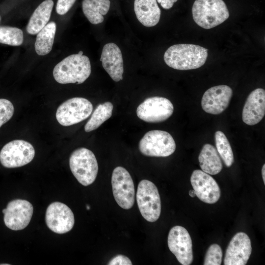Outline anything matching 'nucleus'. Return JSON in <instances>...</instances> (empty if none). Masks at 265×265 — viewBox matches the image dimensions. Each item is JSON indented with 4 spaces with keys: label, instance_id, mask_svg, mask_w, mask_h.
<instances>
[{
    "label": "nucleus",
    "instance_id": "nucleus-1",
    "mask_svg": "<svg viewBox=\"0 0 265 265\" xmlns=\"http://www.w3.org/2000/svg\"><path fill=\"white\" fill-rule=\"evenodd\" d=\"M208 50L199 45L176 44L165 51L163 59L169 67L179 70L197 69L202 66L208 57Z\"/></svg>",
    "mask_w": 265,
    "mask_h": 265
},
{
    "label": "nucleus",
    "instance_id": "nucleus-2",
    "mask_svg": "<svg viewBox=\"0 0 265 265\" xmlns=\"http://www.w3.org/2000/svg\"><path fill=\"white\" fill-rule=\"evenodd\" d=\"M70 55L57 64L53 70L54 80L60 84H81L89 77L91 67L89 58L82 54Z\"/></svg>",
    "mask_w": 265,
    "mask_h": 265
},
{
    "label": "nucleus",
    "instance_id": "nucleus-3",
    "mask_svg": "<svg viewBox=\"0 0 265 265\" xmlns=\"http://www.w3.org/2000/svg\"><path fill=\"white\" fill-rule=\"evenodd\" d=\"M193 20L205 29L222 24L229 17V12L223 0H195L192 7Z\"/></svg>",
    "mask_w": 265,
    "mask_h": 265
},
{
    "label": "nucleus",
    "instance_id": "nucleus-4",
    "mask_svg": "<svg viewBox=\"0 0 265 265\" xmlns=\"http://www.w3.org/2000/svg\"><path fill=\"white\" fill-rule=\"evenodd\" d=\"M71 171L78 180L84 186L92 184L95 180L98 171V165L94 153L85 148L74 150L69 159Z\"/></svg>",
    "mask_w": 265,
    "mask_h": 265
},
{
    "label": "nucleus",
    "instance_id": "nucleus-5",
    "mask_svg": "<svg viewBox=\"0 0 265 265\" xmlns=\"http://www.w3.org/2000/svg\"><path fill=\"white\" fill-rule=\"evenodd\" d=\"M136 202L143 218L150 222L156 221L161 212V202L157 186L147 180L141 181L138 185Z\"/></svg>",
    "mask_w": 265,
    "mask_h": 265
},
{
    "label": "nucleus",
    "instance_id": "nucleus-6",
    "mask_svg": "<svg viewBox=\"0 0 265 265\" xmlns=\"http://www.w3.org/2000/svg\"><path fill=\"white\" fill-rule=\"evenodd\" d=\"M176 148L172 135L161 130H152L146 132L139 142L141 153L149 157H166L172 155Z\"/></svg>",
    "mask_w": 265,
    "mask_h": 265
},
{
    "label": "nucleus",
    "instance_id": "nucleus-7",
    "mask_svg": "<svg viewBox=\"0 0 265 265\" xmlns=\"http://www.w3.org/2000/svg\"><path fill=\"white\" fill-rule=\"evenodd\" d=\"M93 110L92 103L82 97H75L66 100L57 108L55 116L62 126H69L87 119Z\"/></svg>",
    "mask_w": 265,
    "mask_h": 265
},
{
    "label": "nucleus",
    "instance_id": "nucleus-8",
    "mask_svg": "<svg viewBox=\"0 0 265 265\" xmlns=\"http://www.w3.org/2000/svg\"><path fill=\"white\" fill-rule=\"evenodd\" d=\"M34 156V148L30 143L24 140H14L1 149L0 162L6 168L19 167L31 162Z\"/></svg>",
    "mask_w": 265,
    "mask_h": 265
},
{
    "label": "nucleus",
    "instance_id": "nucleus-9",
    "mask_svg": "<svg viewBox=\"0 0 265 265\" xmlns=\"http://www.w3.org/2000/svg\"><path fill=\"white\" fill-rule=\"evenodd\" d=\"M111 186L114 198L122 208L128 210L134 203L135 189L129 172L124 167L114 168L111 177Z\"/></svg>",
    "mask_w": 265,
    "mask_h": 265
},
{
    "label": "nucleus",
    "instance_id": "nucleus-10",
    "mask_svg": "<svg viewBox=\"0 0 265 265\" xmlns=\"http://www.w3.org/2000/svg\"><path fill=\"white\" fill-rule=\"evenodd\" d=\"M174 106L168 99L151 97L146 99L136 109V115L141 120L151 123L163 122L173 114Z\"/></svg>",
    "mask_w": 265,
    "mask_h": 265
},
{
    "label": "nucleus",
    "instance_id": "nucleus-11",
    "mask_svg": "<svg viewBox=\"0 0 265 265\" xmlns=\"http://www.w3.org/2000/svg\"><path fill=\"white\" fill-rule=\"evenodd\" d=\"M167 242L169 250L180 264L189 265L192 263V240L186 228L181 226L173 227L169 232Z\"/></svg>",
    "mask_w": 265,
    "mask_h": 265
},
{
    "label": "nucleus",
    "instance_id": "nucleus-12",
    "mask_svg": "<svg viewBox=\"0 0 265 265\" xmlns=\"http://www.w3.org/2000/svg\"><path fill=\"white\" fill-rule=\"evenodd\" d=\"M6 227L14 231L25 229L31 219L33 208L27 200L15 199L10 201L2 210Z\"/></svg>",
    "mask_w": 265,
    "mask_h": 265
},
{
    "label": "nucleus",
    "instance_id": "nucleus-13",
    "mask_svg": "<svg viewBox=\"0 0 265 265\" xmlns=\"http://www.w3.org/2000/svg\"><path fill=\"white\" fill-rule=\"evenodd\" d=\"M45 221L51 231L63 234L72 230L75 218L73 212L66 204L54 202L49 205L46 210Z\"/></svg>",
    "mask_w": 265,
    "mask_h": 265
},
{
    "label": "nucleus",
    "instance_id": "nucleus-14",
    "mask_svg": "<svg viewBox=\"0 0 265 265\" xmlns=\"http://www.w3.org/2000/svg\"><path fill=\"white\" fill-rule=\"evenodd\" d=\"M190 182L196 196L203 202L214 204L220 198L219 186L209 174L200 170H195L191 174Z\"/></svg>",
    "mask_w": 265,
    "mask_h": 265
},
{
    "label": "nucleus",
    "instance_id": "nucleus-15",
    "mask_svg": "<svg viewBox=\"0 0 265 265\" xmlns=\"http://www.w3.org/2000/svg\"><path fill=\"white\" fill-rule=\"evenodd\" d=\"M233 95L232 88L226 85L211 87L205 91L201 100L203 110L212 114H219L228 106Z\"/></svg>",
    "mask_w": 265,
    "mask_h": 265
},
{
    "label": "nucleus",
    "instance_id": "nucleus-16",
    "mask_svg": "<svg viewBox=\"0 0 265 265\" xmlns=\"http://www.w3.org/2000/svg\"><path fill=\"white\" fill-rule=\"evenodd\" d=\"M252 252L250 239L243 232L237 233L231 239L226 249L224 265H245Z\"/></svg>",
    "mask_w": 265,
    "mask_h": 265
},
{
    "label": "nucleus",
    "instance_id": "nucleus-17",
    "mask_svg": "<svg viewBox=\"0 0 265 265\" xmlns=\"http://www.w3.org/2000/svg\"><path fill=\"white\" fill-rule=\"evenodd\" d=\"M265 114V91L259 88L252 91L244 104L242 121L247 125L252 126L259 123Z\"/></svg>",
    "mask_w": 265,
    "mask_h": 265
},
{
    "label": "nucleus",
    "instance_id": "nucleus-18",
    "mask_svg": "<svg viewBox=\"0 0 265 265\" xmlns=\"http://www.w3.org/2000/svg\"><path fill=\"white\" fill-rule=\"evenodd\" d=\"M100 61L104 69L114 81L118 82L123 80V56L121 51L117 45L113 43L105 45Z\"/></svg>",
    "mask_w": 265,
    "mask_h": 265
},
{
    "label": "nucleus",
    "instance_id": "nucleus-19",
    "mask_svg": "<svg viewBox=\"0 0 265 265\" xmlns=\"http://www.w3.org/2000/svg\"><path fill=\"white\" fill-rule=\"evenodd\" d=\"M134 11L138 21L146 27L158 24L161 10L157 0H134Z\"/></svg>",
    "mask_w": 265,
    "mask_h": 265
},
{
    "label": "nucleus",
    "instance_id": "nucleus-20",
    "mask_svg": "<svg viewBox=\"0 0 265 265\" xmlns=\"http://www.w3.org/2000/svg\"><path fill=\"white\" fill-rule=\"evenodd\" d=\"M53 6L52 0H45L38 5L27 25L26 29L28 33L36 34L48 24Z\"/></svg>",
    "mask_w": 265,
    "mask_h": 265
},
{
    "label": "nucleus",
    "instance_id": "nucleus-21",
    "mask_svg": "<svg viewBox=\"0 0 265 265\" xmlns=\"http://www.w3.org/2000/svg\"><path fill=\"white\" fill-rule=\"evenodd\" d=\"M198 160L202 171L209 174H217L222 169V163L217 150L210 144L203 146Z\"/></svg>",
    "mask_w": 265,
    "mask_h": 265
},
{
    "label": "nucleus",
    "instance_id": "nucleus-22",
    "mask_svg": "<svg viewBox=\"0 0 265 265\" xmlns=\"http://www.w3.org/2000/svg\"><path fill=\"white\" fill-rule=\"evenodd\" d=\"M110 0H83L82 9L85 16L93 25L104 21L110 9Z\"/></svg>",
    "mask_w": 265,
    "mask_h": 265
},
{
    "label": "nucleus",
    "instance_id": "nucleus-23",
    "mask_svg": "<svg viewBox=\"0 0 265 265\" xmlns=\"http://www.w3.org/2000/svg\"><path fill=\"white\" fill-rule=\"evenodd\" d=\"M55 22L48 23L38 33L34 44L35 50L39 55H45L52 50L56 32Z\"/></svg>",
    "mask_w": 265,
    "mask_h": 265
},
{
    "label": "nucleus",
    "instance_id": "nucleus-24",
    "mask_svg": "<svg viewBox=\"0 0 265 265\" xmlns=\"http://www.w3.org/2000/svg\"><path fill=\"white\" fill-rule=\"evenodd\" d=\"M113 108L112 104L109 102L99 104L85 125V132H88L98 128L111 116Z\"/></svg>",
    "mask_w": 265,
    "mask_h": 265
},
{
    "label": "nucleus",
    "instance_id": "nucleus-25",
    "mask_svg": "<svg viewBox=\"0 0 265 265\" xmlns=\"http://www.w3.org/2000/svg\"><path fill=\"white\" fill-rule=\"evenodd\" d=\"M215 140L217 151L225 165L228 167L231 166L234 162V155L226 135L221 131H216L215 133Z\"/></svg>",
    "mask_w": 265,
    "mask_h": 265
},
{
    "label": "nucleus",
    "instance_id": "nucleus-26",
    "mask_svg": "<svg viewBox=\"0 0 265 265\" xmlns=\"http://www.w3.org/2000/svg\"><path fill=\"white\" fill-rule=\"evenodd\" d=\"M24 40L23 31L17 27L0 26V43L12 46L21 45Z\"/></svg>",
    "mask_w": 265,
    "mask_h": 265
},
{
    "label": "nucleus",
    "instance_id": "nucleus-27",
    "mask_svg": "<svg viewBox=\"0 0 265 265\" xmlns=\"http://www.w3.org/2000/svg\"><path fill=\"white\" fill-rule=\"evenodd\" d=\"M222 259V251L217 244H212L205 255L204 265H220Z\"/></svg>",
    "mask_w": 265,
    "mask_h": 265
},
{
    "label": "nucleus",
    "instance_id": "nucleus-28",
    "mask_svg": "<svg viewBox=\"0 0 265 265\" xmlns=\"http://www.w3.org/2000/svg\"><path fill=\"white\" fill-rule=\"evenodd\" d=\"M14 112V106L10 101L0 99V128L12 118Z\"/></svg>",
    "mask_w": 265,
    "mask_h": 265
},
{
    "label": "nucleus",
    "instance_id": "nucleus-29",
    "mask_svg": "<svg viewBox=\"0 0 265 265\" xmlns=\"http://www.w3.org/2000/svg\"><path fill=\"white\" fill-rule=\"evenodd\" d=\"M76 0H57L56 11L59 15H63L68 12Z\"/></svg>",
    "mask_w": 265,
    "mask_h": 265
},
{
    "label": "nucleus",
    "instance_id": "nucleus-30",
    "mask_svg": "<svg viewBox=\"0 0 265 265\" xmlns=\"http://www.w3.org/2000/svg\"><path fill=\"white\" fill-rule=\"evenodd\" d=\"M109 265H132L130 259L123 255H118L114 257L107 264Z\"/></svg>",
    "mask_w": 265,
    "mask_h": 265
},
{
    "label": "nucleus",
    "instance_id": "nucleus-31",
    "mask_svg": "<svg viewBox=\"0 0 265 265\" xmlns=\"http://www.w3.org/2000/svg\"><path fill=\"white\" fill-rule=\"evenodd\" d=\"M178 0H157V2L160 4L161 6L165 9H169L171 8L174 3Z\"/></svg>",
    "mask_w": 265,
    "mask_h": 265
},
{
    "label": "nucleus",
    "instance_id": "nucleus-32",
    "mask_svg": "<svg viewBox=\"0 0 265 265\" xmlns=\"http://www.w3.org/2000/svg\"><path fill=\"white\" fill-rule=\"evenodd\" d=\"M265 164H264L262 169V175L264 184H265Z\"/></svg>",
    "mask_w": 265,
    "mask_h": 265
},
{
    "label": "nucleus",
    "instance_id": "nucleus-33",
    "mask_svg": "<svg viewBox=\"0 0 265 265\" xmlns=\"http://www.w3.org/2000/svg\"><path fill=\"white\" fill-rule=\"evenodd\" d=\"M189 195L191 197H194L196 196L194 190L193 189L190 190L189 191Z\"/></svg>",
    "mask_w": 265,
    "mask_h": 265
},
{
    "label": "nucleus",
    "instance_id": "nucleus-34",
    "mask_svg": "<svg viewBox=\"0 0 265 265\" xmlns=\"http://www.w3.org/2000/svg\"><path fill=\"white\" fill-rule=\"evenodd\" d=\"M87 209H89V207L87 206Z\"/></svg>",
    "mask_w": 265,
    "mask_h": 265
},
{
    "label": "nucleus",
    "instance_id": "nucleus-35",
    "mask_svg": "<svg viewBox=\"0 0 265 265\" xmlns=\"http://www.w3.org/2000/svg\"><path fill=\"white\" fill-rule=\"evenodd\" d=\"M0 20H1V18H0Z\"/></svg>",
    "mask_w": 265,
    "mask_h": 265
}]
</instances>
